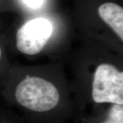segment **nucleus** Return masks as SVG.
I'll list each match as a JSON object with an SVG mask.
<instances>
[{
  "label": "nucleus",
  "mask_w": 123,
  "mask_h": 123,
  "mask_svg": "<svg viewBox=\"0 0 123 123\" xmlns=\"http://www.w3.org/2000/svg\"><path fill=\"white\" fill-rule=\"evenodd\" d=\"M23 5L32 10H37L43 7L45 0H21Z\"/></svg>",
  "instance_id": "423d86ee"
},
{
  "label": "nucleus",
  "mask_w": 123,
  "mask_h": 123,
  "mask_svg": "<svg viewBox=\"0 0 123 123\" xmlns=\"http://www.w3.org/2000/svg\"><path fill=\"white\" fill-rule=\"evenodd\" d=\"M92 97L96 103L123 105V73L114 65L97 66L92 82Z\"/></svg>",
  "instance_id": "f03ea898"
},
{
  "label": "nucleus",
  "mask_w": 123,
  "mask_h": 123,
  "mask_svg": "<svg viewBox=\"0 0 123 123\" xmlns=\"http://www.w3.org/2000/svg\"><path fill=\"white\" fill-rule=\"evenodd\" d=\"M53 33V26L46 18H37L25 23L17 32V47L21 53L33 55L45 47Z\"/></svg>",
  "instance_id": "7ed1b4c3"
},
{
  "label": "nucleus",
  "mask_w": 123,
  "mask_h": 123,
  "mask_svg": "<svg viewBox=\"0 0 123 123\" xmlns=\"http://www.w3.org/2000/svg\"><path fill=\"white\" fill-rule=\"evenodd\" d=\"M22 108L33 114L47 115L57 110L60 96L52 83L38 77H26L18 84L14 93Z\"/></svg>",
  "instance_id": "f257e3e1"
},
{
  "label": "nucleus",
  "mask_w": 123,
  "mask_h": 123,
  "mask_svg": "<svg viewBox=\"0 0 123 123\" xmlns=\"http://www.w3.org/2000/svg\"><path fill=\"white\" fill-rule=\"evenodd\" d=\"M100 17L112 29L119 39L123 41V9L114 3H105L98 8Z\"/></svg>",
  "instance_id": "20e7f679"
},
{
  "label": "nucleus",
  "mask_w": 123,
  "mask_h": 123,
  "mask_svg": "<svg viewBox=\"0 0 123 123\" xmlns=\"http://www.w3.org/2000/svg\"><path fill=\"white\" fill-rule=\"evenodd\" d=\"M2 56H3V51H2L1 47L0 46V63L2 60Z\"/></svg>",
  "instance_id": "0eeeda50"
},
{
  "label": "nucleus",
  "mask_w": 123,
  "mask_h": 123,
  "mask_svg": "<svg viewBox=\"0 0 123 123\" xmlns=\"http://www.w3.org/2000/svg\"><path fill=\"white\" fill-rule=\"evenodd\" d=\"M97 123H123V105L111 104Z\"/></svg>",
  "instance_id": "39448f33"
},
{
  "label": "nucleus",
  "mask_w": 123,
  "mask_h": 123,
  "mask_svg": "<svg viewBox=\"0 0 123 123\" xmlns=\"http://www.w3.org/2000/svg\"><path fill=\"white\" fill-rule=\"evenodd\" d=\"M0 123H8L7 121H6V119L4 118H0Z\"/></svg>",
  "instance_id": "6e6552de"
}]
</instances>
